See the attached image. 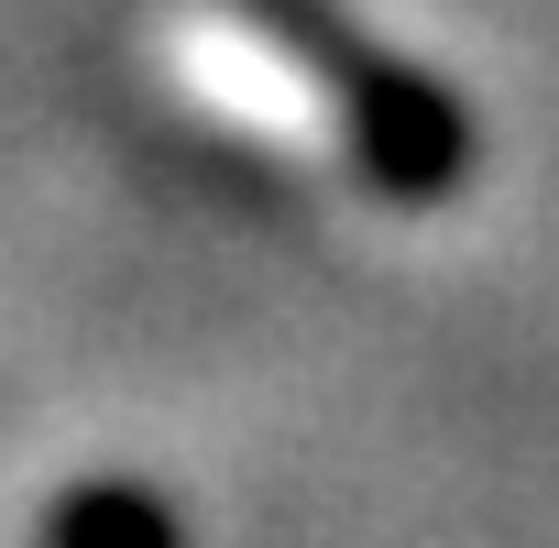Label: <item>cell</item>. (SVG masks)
<instances>
[{"instance_id":"obj_1","label":"cell","mask_w":559,"mask_h":548,"mask_svg":"<svg viewBox=\"0 0 559 548\" xmlns=\"http://www.w3.org/2000/svg\"><path fill=\"white\" fill-rule=\"evenodd\" d=\"M176 56H187L198 88H230L263 121L330 132L341 165L373 198H395V209H439L472 176V154H483L472 110L428 67L362 45L330 0H187Z\"/></svg>"},{"instance_id":"obj_2","label":"cell","mask_w":559,"mask_h":548,"mask_svg":"<svg viewBox=\"0 0 559 548\" xmlns=\"http://www.w3.org/2000/svg\"><path fill=\"white\" fill-rule=\"evenodd\" d=\"M45 548H187V526L165 515V493H143V483L99 472V483L56 493V515H45Z\"/></svg>"}]
</instances>
